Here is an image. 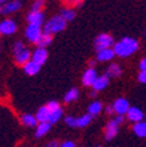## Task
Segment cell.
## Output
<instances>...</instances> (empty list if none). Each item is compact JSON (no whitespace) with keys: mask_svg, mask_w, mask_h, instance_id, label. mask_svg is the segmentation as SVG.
Masks as SVG:
<instances>
[{"mask_svg":"<svg viewBox=\"0 0 146 147\" xmlns=\"http://www.w3.org/2000/svg\"><path fill=\"white\" fill-rule=\"evenodd\" d=\"M101 110H103V104H101L100 101H94V102H91L88 105V113L92 117L99 116L101 113Z\"/></svg>","mask_w":146,"mask_h":147,"instance_id":"cell-23","label":"cell"},{"mask_svg":"<svg viewBox=\"0 0 146 147\" xmlns=\"http://www.w3.org/2000/svg\"><path fill=\"white\" fill-rule=\"evenodd\" d=\"M92 121V116L90 113L87 114H83V116L78 117L76 118V127H86V126H88Z\"/></svg>","mask_w":146,"mask_h":147,"instance_id":"cell-24","label":"cell"},{"mask_svg":"<svg viewBox=\"0 0 146 147\" xmlns=\"http://www.w3.org/2000/svg\"><path fill=\"white\" fill-rule=\"evenodd\" d=\"M43 8V0H34L33 5H32V11H42Z\"/></svg>","mask_w":146,"mask_h":147,"instance_id":"cell-29","label":"cell"},{"mask_svg":"<svg viewBox=\"0 0 146 147\" xmlns=\"http://www.w3.org/2000/svg\"><path fill=\"white\" fill-rule=\"evenodd\" d=\"M61 146L62 147H75V142H73V141H65V142H61Z\"/></svg>","mask_w":146,"mask_h":147,"instance_id":"cell-33","label":"cell"},{"mask_svg":"<svg viewBox=\"0 0 146 147\" xmlns=\"http://www.w3.org/2000/svg\"><path fill=\"white\" fill-rule=\"evenodd\" d=\"M62 116H63V110H62L61 108H57V109H54V110H50V118H49V122L52 123V125H54V123H57L58 121L62 118Z\"/></svg>","mask_w":146,"mask_h":147,"instance_id":"cell-25","label":"cell"},{"mask_svg":"<svg viewBox=\"0 0 146 147\" xmlns=\"http://www.w3.org/2000/svg\"><path fill=\"white\" fill-rule=\"evenodd\" d=\"M61 16L66 20L67 22L69 21H73L74 18H75V11H74V8H65L63 11L61 12Z\"/></svg>","mask_w":146,"mask_h":147,"instance_id":"cell-27","label":"cell"},{"mask_svg":"<svg viewBox=\"0 0 146 147\" xmlns=\"http://www.w3.org/2000/svg\"><path fill=\"white\" fill-rule=\"evenodd\" d=\"M145 36H146V32H145Z\"/></svg>","mask_w":146,"mask_h":147,"instance_id":"cell-39","label":"cell"},{"mask_svg":"<svg viewBox=\"0 0 146 147\" xmlns=\"http://www.w3.org/2000/svg\"><path fill=\"white\" fill-rule=\"evenodd\" d=\"M46 105L49 107V109H50V110H54V109H57V108H61V107H59V102H58V101H55V100L49 101Z\"/></svg>","mask_w":146,"mask_h":147,"instance_id":"cell-31","label":"cell"},{"mask_svg":"<svg viewBox=\"0 0 146 147\" xmlns=\"http://www.w3.org/2000/svg\"><path fill=\"white\" fill-rule=\"evenodd\" d=\"M96 78H97L96 70H95L94 67L87 68V70L83 72V75H82V83H83V86L92 87V84H94V82H95V79H96Z\"/></svg>","mask_w":146,"mask_h":147,"instance_id":"cell-11","label":"cell"},{"mask_svg":"<svg viewBox=\"0 0 146 147\" xmlns=\"http://www.w3.org/2000/svg\"><path fill=\"white\" fill-rule=\"evenodd\" d=\"M17 32V24L15 20L5 18L3 21H0V34L3 36H12Z\"/></svg>","mask_w":146,"mask_h":147,"instance_id":"cell-7","label":"cell"},{"mask_svg":"<svg viewBox=\"0 0 146 147\" xmlns=\"http://www.w3.org/2000/svg\"><path fill=\"white\" fill-rule=\"evenodd\" d=\"M5 1H8V0H0V4H3V3H5Z\"/></svg>","mask_w":146,"mask_h":147,"instance_id":"cell-38","label":"cell"},{"mask_svg":"<svg viewBox=\"0 0 146 147\" xmlns=\"http://www.w3.org/2000/svg\"><path fill=\"white\" fill-rule=\"evenodd\" d=\"M115 50L112 47H105V49H101V50H97V54H96V61L99 62H108V61H112L115 58Z\"/></svg>","mask_w":146,"mask_h":147,"instance_id":"cell-13","label":"cell"},{"mask_svg":"<svg viewBox=\"0 0 146 147\" xmlns=\"http://www.w3.org/2000/svg\"><path fill=\"white\" fill-rule=\"evenodd\" d=\"M26 20L29 24L42 26V25L45 24V13H43L42 11H31L26 16Z\"/></svg>","mask_w":146,"mask_h":147,"instance_id":"cell-9","label":"cell"},{"mask_svg":"<svg viewBox=\"0 0 146 147\" xmlns=\"http://www.w3.org/2000/svg\"><path fill=\"white\" fill-rule=\"evenodd\" d=\"M21 123L24 126H26V127H34V126H37V123H38V119H37L36 116H33V114H29V113H25L21 116Z\"/></svg>","mask_w":146,"mask_h":147,"instance_id":"cell-18","label":"cell"},{"mask_svg":"<svg viewBox=\"0 0 146 147\" xmlns=\"http://www.w3.org/2000/svg\"><path fill=\"white\" fill-rule=\"evenodd\" d=\"M122 74V70L117 63H112L109 64L105 70V75H108L109 78H120Z\"/></svg>","mask_w":146,"mask_h":147,"instance_id":"cell-21","label":"cell"},{"mask_svg":"<svg viewBox=\"0 0 146 147\" xmlns=\"http://www.w3.org/2000/svg\"><path fill=\"white\" fill-rule=\"evenodd\" d=\"M109 79L111 78L108 76V75H101V76H97L96 79H95L94 84H92V88L95 89V91L100 92V91H104V89L108 87V84H109Z\"/></svg>","mask_w":146,"mask_h":147,"instance_id":"cell-15","label":"cell"},{"mask_svg":"<svg viewBox=\"0 0 146 147\" xmlns=\"http://www.w3.org/2000/svg\"><path fill=\"white\" fill-rule=\"evenodd\" d=\"M48 57H49V54H48L46 47H40V46H37V49L32 53V59H33L34 62H37V63H40L41 66L48 61Z\"/></svg>","mask_w":146,"mask_h":147,"instance_id":"cell-12","label":"cell"},{"mask_svg":"<svg viewBox=\"0 0 146 147\" xmlns=\"http://www.w3.org/2000/svg\"><path fill=\"white\" fill-rule=\"evenodd\" d=\"M105 113L109 114V116L115 113V108H113V104L112 105H107V107H105Z\"/></svg>","mask_w":146,"mask_h":147,"instance_id":"cell-34","label":"cell"},{"mask_svg":"<svg viewBox=\"0 0 146 147\" xmlns=\"http://www.w3.org/2000/svg\"><path fill=\"white\" fill-rule=\"evenodd\" d=\"M13 55H15V62L18 66H24L26 62L32 59V53L31 50H28L22 42H16L13 45Z\"/></svg>","mask_w":146,"mask_h":147,"instance_id":"cell-3","label":"cell"},{"mask_svg":"<svg viewBox=\"0 0 146 147\" xmlns=\"http://www.w3.org/2000/svg\"><path fill=\"white\" fill-rule=\"evenodd\" d=\"M42 29L40 25H34V24H28L26 29H25V37L26 40L32 43H36L37 41L40 40L41 34H42Z\"/></svg>","mask_w":146,"mask_h":147,"instance_id":"cell-6","label":"cell"},{"mask_svg":"<svg viewBox=\"0 0 146 147\" xmlns=\"http://www.w3.org/2000/svg\"><path fill=\"white\" fill-rule=\"evenodd\" d=\"M126 118L134 123V122H138V121H142V119H145V116H143L142 110H141L140 108L130 107V108H129V110L126 112Z\"/></svg>","mask_w":146,"mask_h":147,"instance_id":"cell-14","label":"cell"},{"mask_svg":"<svg viewBox=\"0 0 146 147\" xmlns=\"http://www.w3.org/2000/svg\"><path fill=\"white\" fill-rule=\"evenodd\" d=\"M138 80L142 84H146V70H141V72L138 74Z\"/></svg>","mask_w":146,"mask_h":147,"instance_id":"cell-32","label":"cell"},{"mask_svg":"<svg viewBox=\"0 0 146 147\" xmlns=\"http://www.w3.org/2000/svg\"><path fill=\"white\" fill-rule=\"evenodd\" d=\"M113 50L120 58H128L138 50V41L130 37H125L113 45Z\"/></svg>","mask_w":146,"mask_h":147,"instance_id":"cell-1","label":"cell"},{"mask_svg":"<svg viewBox=\"0 0 146 147\" xmlns=\"http://www.w3.org/2000/svg\"><path fill=\"white\" fill-rule=\"evenodd\" d=\"M66 24H67V21L61 15L53 16L52 18H49L48 21L43 24V32L50 33V34L59 33V32H62L66 28Z\"/></svg>","mask_w":146,"mask_h":147,"instance_id":"cell-2","label":"cell"},{"mask_svg":"<svg viewBox=\"0 0 146 147\" xmlns=\"http://www.w3.org/2000/svg\"><path fill=\"white\" fill-rule=\"evenodd\" d=\"M145 121H146V117H145Z\"/></svg>","mask_w":146,"mask_h":147,"instance_id":"cell-40","label":"cell"},{"mask_svg":"<svg viewBox=\"0 0 146 147\" xmlns=\"http://www.w3.org/2000/svg\"><path fill=\"white\" fill-rule=\"evenodd\" d=\"M52 41H53V34L46 33V32H42L40 40L36 42V45L40 46V47H46V46H49L50 43H52Z\"/></svg>","mask_w":146,"mask_h":147,"instance_id":"cell-22","label":"cell"},{"mask_svg":"<svg viewBox=\"0 0 146 147\" xmlns=\"http://www.w3.org/2000/svg\"><path fill=\"white\" fill-rule=\"evenodd\" d=\"M52 129V123L46 121V122H38L37 123V129H36V138H42L50 131Z\"/></svg>","mask_w":146,"mask_h":147,"instance_id":"cell-17","label":"cell"},{"mask_svg":"<svg viewBox=\"0 0 146 147\" xmlns=\"http://www.w3.org/2000/svg\"><path fill=\"white\" fill-rule=\"evenodd\" d=\"M65 123H66L67 126H70V127H76V118L75 117L69 116L65 118Z\"/></svg>","mask_w":146,"mask_h":147,"instance_id":"cell-30","label":"cell"},{"mask_svg":"<svg viewBox=\"0 0 146 147\" xmlns=\"http://www.w3.org/2000/svg\"><path fill=\"white\" fill-rule=\"evenodd\" d=\"M36 117L38 119V122H46V121H49V118H50V109H49L48 105H43V107H41L40 109L37 110Z\"/></svg>","mask_w":146,"mask_h":147,"instance_id":"cell-20","label":"cell"},{"mask_svg":"<svg viewBox=\"0 0 146 147\" xmlns=\"http://www.w3.org/2000/svg\"><path fill=\"white\" fill-rule=\"evenodd\" d=\"M22 68H24V72L26 74V75H29V76H34V75H37L38 71H40L41 64L37 63V62H34L33 59H31V61L26 62V63L22 66Z\"/></svg>","mask_w":146,"mask_h":147,"instance_id":"cell-16","label":"cell"},{"mask_svg":"<svg viewBox=\"0 0 146 147\" xmlns=\"http://www.w3.org/2000/svg\"><path fill=\"white\" fill-rule=\"evenodd\" d=\"M119 126L120 123L116 122V119H111L109 122L107 123L105 129H104V135H105V139L107 141H112L113 138L117 135V133H119Z\"/></svg>","mask_w":146,"mask_h":147,"instance_id":"cell-8","label":"cell"},{"mask_svg":"<svg viewBox=\"0 0 146 147\" xmlns=\"http://www.w3.org/2000/svg\"><path fill=\"white\" fill-rule=\"evenodd\" d=\"M63 4L67 8H78L83 4V0H63Z\"/></svg>","mask_w":146,"mask_h":147,"instance_id":"cell-28","label":"cell"},{"mask_svg":"<svg viewBox=\"0 0 146 147\" xmlns=\"http://www.w3.org/2000/svg\"><path fill=\"white\" fill-rule=\"evenodd\" d=\"M20 8H21V1L20 0H8L5 3L0 4V15H12V13L20 11Z\"/></svg>","mask_w":146,"mask_h":147,"instance_id":"cell-5","label":"cell"},{"mask_svg":"<svg viewBox=\"0 0 146 147\" xmlns=\"http://www.w3.org/2000/svg\"><path fill=\"white\" fill-rule=\"evenodd\" d=\"M58 146H61V142L58 141H50L48 143V147H58Z\"/></svg>","mask_w":146,"mask_h":147,"instance_id":"cell-35","label":"cell"},{"mask_svg":"<svg viewBox=\"0 0 146 147\" xmlns=\"http://www.w3.org/2000/svg\"><path fill=\"white\" fill-rule=\"evenodd\" d=\"M140 68L141 70H146V57L143 59H141L140 62Z\"/></svg>","mask_w":146,"mask_h":147,"instance_id":"cell-36","label":"cell"},{"mask_svg":"<svg viewBox=\"0 0 146 147\" xmlns=\"http://www.w3.org/2000/svg\"><path fill=\"white\" fill-rule=\"evenodd\" d=\"M78 97H79V91H78L76 88H71L70 91H67V93L65 95L63 100H65V102H67V104H70V102L75 101Z\"/></svg>","mask_w":146,"mask_h":147,"instance_id":"cell-26","label":"cell"},{"mask_svg":"<svg viewBox=\"0 0 146 147\" xmlns=\"http://www.w3.org/2000/svg\"><path fill=\"white\" fill-rule=\"evenodd\" d=\"M115 45V40L111 34H107V33H101L95 38V49L97 50H101V49H105V47H112Z\"/></svg>","mask_w":146,"mask_h":147,"instance_id":"cell-4","label":"cell"},{"mask_svg":"<svg viewBox=\"0 0 146 147\" xmlns=\"http://www.w3.org/2000/svg\"><path fill=\"white\" fill-rule=\"evenodd\" d=\"M88 64L92 67V66H95V64H96V61H90V62H88Z\"/></svg>","mask_w":146,"mask_h":147,"instance_id":"cell-37","label":"cell"},{"mask_svg":"<svg viewBox=\"0 0 146 147\" xmlns=\"http://www.w3.org/2000/svg\"><path fill=\"white\" fill-rule=\"evenodd\" d=\"M113 108H115V113L116 114H122V116H126V112L129 110L130 105H129V101L124 97H119L116 98L115 102H113Z\"/></svg>","mask_w":146,"mask_h":147,"instance_id":"cell-10","label":"cell"},{"mask_svg":"<svg viewBox=\"0 0 146 147\" xmlns=\"http://www.w3.org/2000/svg\"><path fill=\"white\" fill-rule=\"evenodd\" d=\"M133 133L140 138H146V121H138L133 125Z\"/></svg>","mask_w":146,"mask_h":147,"instance_id":"cell-19","label":"cell"}]
</instances>
